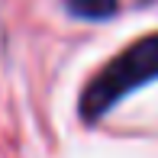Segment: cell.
Wrapping results in <instances>:
<instances>
[{
	"mask_svg": "<svg viewBox=\"0 0 158 158\" xmlns=\"http://www.w3.org/2000/svg\"><path fill=\"white\" fill-rule=\"evenodd\" d=\"M155 77H158V35H148V39H139L135 45H129L126 52H119L87 84L81 97V116L100 119L126 94H132L135 87L155 81Z\"/></svg>",
	"mask_w": 158,
	"mask_h": 158,
	"instance_id": "obj_1",
	"label": "cell"
},
{
	"mask_svg": "<svg viewBox=\"0 0 158 158\" xmlns=\"http://www.w3.org/2000/svg\"><path fill=\"white\" fill-rule=\"evenodd\" d=\"M77 19H106L116 13V0H61Z\"/></svg>",
	"mask_w": 158,
	"mask_h": 158,
	"instance_id": "obj_2",
	"label": "cell"
}]
</instances>
